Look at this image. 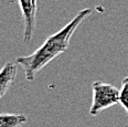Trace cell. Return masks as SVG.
Listing matches in <instances>:
<instances>
[{"label": "cell", "instance_id": "1", "mask_svg": "<svg viewBox=\"0 0 128 127\" xmlns=\"http://www.w3.org/2000/svg\"><path fill=\"white\" fill-rule=\"evenodd\" d=\"M90 14H92V9L90 8L78 11V14L68 24L64 26L60 31L46 38L42 46H40V48H38L34 52H32L31 54L17 58L16 60L17 64L21 65L24 70L26 81H33L36 78V75L44 66H46L58 55L66 52L70 46L72 36L78 28V26L87 17H90Z\"/></svg>", "mask_w": 128, "mask_h": 127}, {"label": "cell", "instance_id": "2", "mask_svg": "<svg viewBox=\"0 0 128 127\" xmlns=\"http://www.w3.org/2000/svg\"><path fill=\"white\" fill-rule=\"evenodd\" d=\"M92 90L93 96L90 115L97 116L100 112L119 103V90L116 86L102 81H95L92 84Z\"/></svg>", "mask_w": 128, "mask_h": 127}, {"label": "cell", "instance_id": "3", "mask_svg": "<svg viewBox=\"0 0 128 127\" xmlns=\"http://www.w3.org/2000/svg\"><path fill=\"white\" fill-rule=\"evenodd\" d=\"M23 21V42L29 43L33 38L36 27L38 0H18Z\"/></svg>", "mask_w": 128, "mask_h": 127}, {"label": "cell", "instance_id": "4", "mask_svg": "<svg viewBox=\"0 0 128 127\" xmlns=\"http://www.w3.org/2000/svg\"><path fill=\"white\" fill-rule=\"evenodd\" d=\"M18 74V66L13 62H7L0 70V98L7 94L10 86L16 80Z\"/></svg>", "mask_w": 128, "mask_h": 127}, {"label": "cell", "instance_id": "5", "mask_svg": "<svg viewBox=\"0 0 128 127\" xmlns=\"http://www.w3.org/2000/svg\"><path fill=\"white\" fill-rule=\"evenodd\" d=\"M28 120L26 115L14 113H0V127H20Z\"/></svg>", "mask_w": 128, "mask_h": 127}, {"label": "cell", "instance_id": "6", "mask_svg": "<svg viewBox=\"0 0 128 127\" xmlns=\"http://www.w3.org/2000/svg\"><path fill=\"white\" fill-rule=\"evenodd\" d=\"M119 104L124 107L128 115V76H126L122 82L119 90Z\"/></svg>", "mask_w": 128, "mask_h": 127}]
</instances>
